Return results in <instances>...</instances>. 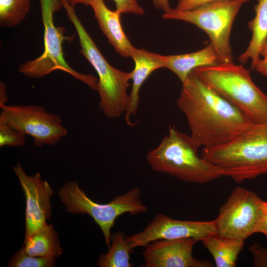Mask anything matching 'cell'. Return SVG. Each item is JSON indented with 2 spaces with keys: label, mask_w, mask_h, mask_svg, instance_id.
Returning <instances> with one entry per match:
<instances>
[{
  "label": "cell",
  "mask_w": 267,
  "mask_h": 267,
  "mask_svg": "<svg viewBox=\"0 0 267 267\" xmlns=\"http://www.w3.org/2000/svg\"><path fill=\"white\" fill-rule=\"evenodd\" d=\"M30 0H0V25L11 27L18 25L26 17Z\"/></svg>",
  "instance_id": "44dd1931"
},
{
  "label": "cell",
  "mask_w": 267,
  "mask_h": 267,
  "mask_svg": "<svg viewBox=\"0 0 267 267\" xmlns=\"http://www.w3.org/2000/svg\"><path fill=\"white\" fill-rule=\"evenodd\" d=\"M198 77L242 112L254 124L267 125V95L252 80L249 71L233 62L198 68Z\"/></svg>",
  "instance_id": "277c9868"
},
{
  "label": "cell",
  "mask_w": 267,
  "mask_h": 267,
  "mask_svg": "<svg viewBox=\"0 0 267 267\" xmlns=\"http://www.w3.org/2000/svg\"><path fill=\"white\" fill-rule=\"evenodd\" d=\"M257 233H261L265 235L267 238V219L263 218L258 226Z\"/></svg>",
  "instance_id": "f546056e"
},
{
  "label": "cell",
  "mask_w": 267,
  "mask_h": 267,
  "mask_svg": "<svg viewBox=\"0 0 267 267\" xmlns=\"http://www.w3.org/2000/svg\"><path fill=\"white\" fill-rule=\"evenodd\" d=\"M214 258L217 267H234L245 240L222 236L209 235L201 241Z\"/></svg>",
  "instance_id": "ac0fdd59"
},
{
  "label": "cell",
  "mask_w": 267,
  "mask_h": 267,
  "mask_svg": "<svg viewBox=\"0 0 267 267\" xmlns=\"http://www.w3.org/2000/svg\"><path fill=\"white\" fill-rule=\"evenodd\" d=\"M8 100L6 87L5 84L2 81L0 82V109L6 105Z\"/></svg>",
  "instance_id": "f1b7e54d"
},
{
  "label": "cell",
  "mask_w": 267,
  "mask_h": 267,
  "mask_svg": "<svg viewBox=\"0 0 267 267\" xmlns=\"http://www.w3.org/2000/svg\"><path fill=\"white\" fill-rule=\"evenodd\" d=\"M42 18L44 27V50L39 57L22 64L19 71L33 79L43 77L52 72L60 70L96 90L98 79L92 75L77 72L67 63L64 56L62 44L71 38L64 35L65 29L57 27L54 23V13L63 7L61 0H40Z\"/></svg>",
  "instance_id": "52a82bcc"
},
{
  "label": "cell",
  "mask_w": 267,
  "mask_h": 267,
  "mask_svg": "<svg viewBox=\"0 0 267 267\" xmlns=\"http://www.w3.org/2000/svg\"><path fill=\"white\" fill-rule=\"evenodd\" d=\"M99 27L115 51L123 57H131L134 47L124 33L121 21V13L112 11L104 0H93L90 5Z\"/></svg>",
  "instance_id": "9a60e30c"
},
{
  "label": "cell",
  "mask_w": 267,
  "mask_h": 267,
  "mask_svg": "<svg viewBox=\"0 0 267 267\" xmlns=\"http://www.w3.org/2000/svg\"><path fill=\"white\" fill-rule=\"evenodd\" d=\"M55 264L54 258L35 257L25 253L22 248L10 259V267H52Z\"/></svg>",
  "instance_id": "7402d4cb"
},
{
  "label": "cell",
  "mask_w": 267,
  "mask_h": 267,
  "mask_svg": "<svg viewBox=\"0 0 267 267\" xmlns=\"http://www.w3.org/2000/svg\"><path fill=\"white\" fill-rule=\"evenodd\" d=\"M198 241L193 238L159 239L145 246L143 257L146 267H211L208 261L197 259L193 247Z\"/></svg>",
  "instance_id": "4fadbf2b"
},
{
  "label": "cell",
  "mask_w": 267,
  "mask_h": 267,
  "mask_svg": "<svg viewBox=\"0 0 267 267\" xmlns=\"http://www.w3.org/2000/svg\"><path fill=\"white\" fill-rule=\"evenodd\" d=\"M177 105L186 117L190 136L198 147L224 144L254 124L194 71L182 83Z\"/></svg>",
  "instance_id": "6da1fadb"
},
{
  "label": "cell",
  "mask_w": 267,
  "mask_h": 267,
  "mask_svg": "<svg viewBox=\"0 0 267 267\" xmlns=\"http://www.w3.org/2000/svg\"><path fill=\"white\" fill-rule=\"evenodd\" d=\"M255 6V16L248 23L252 32V37L246 50L239 56L238 60L246 63L249 59L251 61V69L254 67L260 58V51L267 36V0H257Z\"/></svg>",
  "instance_id": "e0dca14e"
},
{
  "label": "cell",
  "mask_w": 267,
  "mask_h": 267,
  "mask_svg": "<svg viewBox=\"0 0 267 267\" xmlns=\"http://www.w3.org/2000/svg\"><path fill=\"white\" fill-rule=\"evenodd\" d=\"M22 249L29 255L46 258H55L62 253L57 232L52 225L47 223L24 240Z\"/></svg>",
  "instance_id": "d6986e66"
},
{
  "label": "cell",
  "mask_w": 267,
  "mask_h": 267,
  "mask_svg": "<svg viewBox=\"0 0 267 267\" xmlns=\"http://www.w3.org/2000/svg\"><path fill=\"white\" fill-rule=\"evenodd\" d=\"M261 199L257 194L241 187L235 188L215 220L217 233L245 240L257 233L263 218Z\"/></svg>",
  "instance_id": "9c48e42d"
},
{
  "label": "cell",
  "mask_w": 267,
  "mask_h": 267,
  "mask_svg": "<svg viewBox=\"0 0 267 267\" xmlns=\"http://www.w3.org/2000/svg\"><path fill=\"white\" fill-rule=\"evenodd\" d=\"M131 57L134 61V67L131 72L133 84L125 113V121L128 125L133 126L131 117L136 114L139 104V91L142 84L154 71L164 68V63L162 55L143 49L134 47Z\"/></svg>",
  "instance_id": "5bb4252c"
},
{
  "label": "cell",
  "mask_w": 267,
  "mask_h": 267,
  "mask_svg": "<svg viewBox=\"0 0 267 267\" xmlns=\"http://www.w3.org/2000/svg\"><path fill=\"white\" fill-rule=\"evenodd\" d=\"M67 15L75 28L81 46V53L97 73L96 90L100 100L99 108L109 118H117L125 113L129 96L127 89L131 72L115 68L106 60L88 34L72 6L66 0H61Z\"/></svg>",
  "instance_id": "5b68a950"
},
{
  "label": "cell",
  "mask_w": 267,
  "mask_h": 267,
  "mask_svg": "<svg viewBox=\"0 0 267 267\" xmlns=\"http://www.w3.org/2000/svg\"><path fill=\"white\" fill-rule=\"evenodd\" d=\"M164 67L173 72L182 84L194 70L220 63L217 52L210 43L198 51L177 55H163Z\"/></svg>",
  "instance_id": "2e32d148"
},
{
  "label": "cell",
  "mask_w": 267,
  "mask_h": 267,
  "mask_svg": "<svg viewBox=\"0 0 267 267\" xmlns=\"http://www.w3.org/2000/svg\"><path fill=\"white\" fill-rule=\"evenodd\" d=\"M267 55V36L263 43L261 51L260 56L264 57Z\"/></svg>",
  "instance_id": "d6a6232c"
},
{
  "label": "cell",
  "mask_w": 267,
  "mask_h": 267,
  "mask_svg": "<svg viewBox=\"0 0 267 267\" xmlns=\"http://www.w3.org/2000/svg\"><path fill=\"white\" fill-rule=\"evenodd\" d=\"M201 156L236 182L266 174L267 125L254 124L227 142L203 147Z\"/></svg>",
  "instance_id": "7a4b0ae2"
},
{
  "label": "cell",
  "mask_w": 267,
  "mask_h": 267,
  "mask_svg": "<svg viewBox=\"0 0 267 267\" xmlns=\"http://www.w3.org/2000/svg\"><path fill=\"white\" fill-rule=\"evenodd\" d=\"M215 220L190 221L172 219L159 213L141 232L126 237L127 243L134 250L145 247L159 239H175L193 238L198 241L217 233Z\"/></svg>",
  "instance_id": "8fae6325"
},
{
  "label": "cell",
  "mask_w": 267,
  "mask_h": 267,
  "mask_svg": "<svg viewBox=\"0 0 267 267\" xmlns=\"http://www.w3.org/2000/svg\"><path fill=\"white\" fill-rule=\"evenodd\" d=\"M0 122L32 136L36 146L54 145L67 134L60 116L40 105H6L1 108Z\"/></svg>",
  "instance_id": "30bf717a"
},
{
  "label": "cell",
  "mask_w": 267,
  "mask_h": 267,
  "mask_svg": "<svg viewBox=\"0 0 267 267\" xmlns=\"http://www.w3.org/2000/svg\"><path fill=\"white\" fill-rule=\"evenodd\" d=\"M178 4L173 9L177 11H185L194 9L200 6L218 0H177Z\"/></svg>",
  "instance_id": "484cf974"
},
{
  "label": "cell",
  "mask_w": 267,
  "mask_h": 267,
  "mask_svg": "<svg viewBox=\"0 0 267 267\" xmlns=\"http://www.w3.org/2000/svg\"><path fill=\"white\" fill-rule=\"evenodd\" d=\"M140 189L135 187L108 203L99 204L88 197L76 181H70L61 188L58 195L66 211L86 214L93 219L102 232L106 245L109 247L111 230L119 216L125 213L133 216L147 211L140 198Z\"/></svg>",
  "instance_id": "8992f818"
},
{
  "label": "cell",
  "mask_w": 267,
  "mask_h": 267,
  "mask_svg": "<svg viewBox=\"0 0 267 267\" xmlns=\"http://www.w3.org/2000/svg\"><path fill=\"white\" fill-rule=\"evenodd\" d=\"M26 199V240L46 223L51 214L50 199L53 192L49 184L42 179L39 173L28 176L19 163L12 167Z\"/></svg>",
  "instance_id": "7c38bea8"
},
{
  "label": "cell",
  "mask_w": 267,
  "mask_h": 267,
  "mask_svg": "<svg viewBox=\"0 0 267 267\" xmlns=\"http://www.w3.org/2000/svg\"><path fill=\"white\" fill-rule=\"evenodd\" d=\"M261 208L263 217L267 219V201L262 200L261 203Z\"/></svg>",
  "instance_id": "1f68e13d"
},
{
  "label": "cell",
  "mask_w": 267,
  "mask_h": 267,
  "mask_svg": "<svg viewBox=\"0 0 267 267\" xmlns=\"http://www.w3.org/2000/svg\"><path fill=\"white\" fill-rule=\"evenodd\" d=\"M253 258L254 267H267V248L255 242L249 247Z\"/></svg>",
  "instance_id": "cb8c5ba5"
},
{
  "label": "cell",
  "mask_w": 267,
  "mask_h": 267,
  "mask_svg": "<svg viewBox=\"0 0 267 267\" xmlns=\"http://www.w3.org/2000/svg\"><path fill=\"white\" fill-rule=\"evenodd\" d=\"M106 254H102L97 265L101 267H132L131 252L133 250L127 243L124 233L118 231L111 235L110 245Z\"/></svg>",
  "instance_id": "ffe728a7"
},
{
  "label": "cell",
  "mask_w": 267,
  "mask_h": 267,
  "mask_svg": "<svg viewBox=\"0 0 267 267\" xmlns=\"http://www.w3.org/2000/svg\"><path fill=\"white\" fill-rule=\"evenodd\" d=\"M250 0H218L194 9L177 11L171 8L163 18L181 20L195 25L209 36L220 63L233 62L230 44L232 26L241 7Z\"/></svg>",
  "instance_id": "ba28073f"
},
{
  "label": "cell",
  "mask_w": 267,
  "mask_h": 267,
  "mask_svg": "<svg viewBox=\"0 0 267 267\" xmlns=\"http://www.w3.org/2000/svg\"><path fill=\"white\" fill-rule=\"evenodd\" d=\"M254 69L261 74L267 76V55L263 57V58L259 59L254 67Z\"/></svg>",
  "instance_id": "4316f807"
},
{
  "label": "cell",
  "mask_w": 267,
  "mask_h": 267,
  "mask_svg": "<svg viewBox=\"0 0 267 267\" xmlns=\"http://www.w3.org/2000/svg\"><path fill=\"white\" fill-rule=\"evenodd\" d=\"M198 148L190 136L170 125L168 134L146 158L153 171L185 182L205 183L222 176L219 168L198 155Z\"/></svg>",
  "instance_id": "3957f363"
},
{
  "label": "cell",
  "mask_w": 267,
  "mask_h": 267,
  "mask_svg": "<svg viewBox=\"0 0 267 267\" xmlns=\"http://www.w3.org/2000/svg\"><path fill=\"white\" fill-rule=\"evenodd\" d=\"M67 2L73 7L77 4L82 3L86 5H90L93 0H66Z\"/></svg>",
  "instance_id": "4dcf8cb0"
},
{
  "label": "cell",
  "mask_w": 267,
  "mask_h": 267,
  "mask_svg": "<svg viewBox=\"0 0 267 267\" xmlns=\"http://www.w3.org/2000/svg\"><path fill=\"white\" fill-rule=\"evenodd\" d=\"M26 134L10 125L0 122V147H19L26 142Z\"/></svg>",
  "instance_id": "603a6c76"
},
{
  "label": "cell",
  "mask_w": 267,
  "mask_h": 267,
  "mask_svg": "<svg viewBox=\"0 0 267 267\" xmlns=\"http://www.w3.org/2000/svg\"><path fill=\"white\" fill-rule=\"evenodd\" d=\"M116 5V10L121 14L132 13L136 15L143 14L144 9L136 0H113Z\"/></svg>",
  "instance_id": "d4e9b609"
},
{
  "label": "cell",
  "mask_w": 267,
  "mask_h": 267,
  "mask_svg": "<svg viewBox=\"0 0 267 267\" xmlns=\"http://www.w3.org/2000/svg\"><path fill=\"white\" fill-rule=\"evenodd\" d=\"M154 6L164 12L169 11L172 8L170 6L168 0H152Z\"/></svg>",
  "instance_id": "83f0119b"
}]
</instances>
